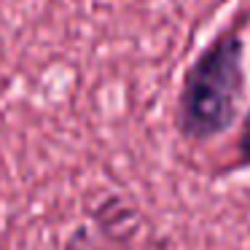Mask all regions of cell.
Segmentation results:
<instances>
[{
	"label": "cell",
	"instance_id": "obj_1",
	"mask_svg": "<svg viewBox=\"0 0 250 250\" xmlns=\"http://www.w3.org/2000/svg\"><path fill=\"white\" fill-rule=\"evenodd\" d=\"M245 17L226 22L186 67L175 108V126L186 143L218 140L245 113Z\"/></svg>",
	"mask_w": 250,
	"mask_h": 250
},
{
	"label": "cell",
	"instance_id": "obj_2",
	"mask_svg": "<svg viewBox=\"0 0 250 250\" xmlns=\"http://www.w3.org/2000/svg\"><path fill=\"white\" fill-rule=\"evenodd\" d=\"M234 162L229 169H250V119H242V129H239V137H237V146H234Z\"/></svg>",
	"mask_w": 250,
	"mask_h": 250
},
{
	"label": "cell",
	"instance_id": "obj_3",
	"mask_svg": "<svg viewBox=\"0 0 250 250\" xmlns=\"http://www.w3.org/2000/svg\"><path fill=\"white\" fill-rule=\"evenodd\" d=\"M242 119H250V103H248V108H245V113H242Z\"/></svg>",
	"mask_w": 250,
	"mask_h": 250
}]
</instances>
